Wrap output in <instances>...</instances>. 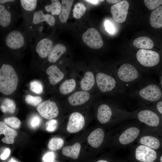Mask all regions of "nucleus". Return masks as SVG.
<instances>
[{"label":"nucleus","instance_id":"obj_35","mask_svg":"<svg viewBox=\"0 0 162 162\" xmlns=\"http://www.w3.org/2000/svg\"><path fill=\"white\" fill-rule=\"evenodd\" d=\"M25 100L27 104L35 106L41 103L42 99L40 97L33 96L28 94L26 96Z\"/></svg>","mask_w":162,"mask_h":162},{"label":"nucleus","instance_id":"obj_6","mask_svg":"<svg viewBox=\"0 0 162 162\" xmlns=\"http://www.w3.org/2000/svg\"><path fill=\"white\" fill-rule=\"evenodd\" d=\"M134 115L140 122L149 127H158L161 121L158 114L149 108L140 109L135 112Z\"/></svg>","mask_w":162,"mask_h":162},{"label":"nucleus","instance_id":"obj_50","mask_svg":"<svg viewBox=\"0 0 162 162\" xmlns=\"http://www.w3.org/2000/svg\"><path fill=\"white\" fill-rule=\"evenodd\" d=\"M9 162H18L16 161V160H15L13 159H11L9 161Z\"/></svg>","mask_w":162,"mask_h":162},{"label":"nucleus","instance_id":"obj_40","mask_svg":"<svg viewBox=\"0 0 162 162\" xmlns=\"http://www.w3.org/2000/svg\"><path fill=\"white\" fill-rule=\"evenodd\" d=\"M41 120L40 117L37 115L33 116L31 118L30 124L31 127L35 128L38 127L40 124Z\"/></svg>","mask_w":162,"mask_h":162},{"label":"nucleus","instance_id":"obj_15","mask_svg":"<svg viewBox=\"0 0 162 162\" xmlns=\"http://www.w3.org/2000/svg\"><path fill=\"white\" fill-rule=\"evenodd\" d=\"M53 47L52 41L50 39L44 38L38 42L36 46V50L40 57L44 58L48 56Z\"/></svg>","mask_w":162,"mask_h":162},{"label":"nucleus","instance_id":"obj_10","mask_svg":"<svg viewBox=\"0 0 162 162\" xmlns=\"http://www.w3.org/2000/svg\"><path fill=\"white\" fill-rule=\"evenodd\" d=\"M129 4L126 0L121 1L112 5L111 8L110 12L114 20L117 22L122 23L126 19Z\"/></svg>","mask_w":162,"mask_h":162},{"label":"nucleus","instance_id":"obj_33","mask_svg":"<svg viewBox=\"0 0 162 162\" xmlns=\"http://www.w3.org/2000/svg\"><path fill=\"white\" fill-rule=\"evenodd\" d=\"M86 8L84 5L81 3H77L74 6L73 10V15L76 19L80 18L85 13Z\"/></svg>","mask_w":162,"mask_h":162},{"label":"nucleus","instance_id":"obj_12","mask_svg":"<svg viewBox=\"0 0 162 162\" xmlns=\"http://www.w3.org/2000/svg\"><path fill=\"white\" fill-rule=\"evenodd\" d=\"M5 43L9 48L16 49L23 46L24 43V39L20 32L14 30L9 33L7 36Z\"/></svg>","mask_w":162,"mask_h":162},{"label":"nucleus","instance_id":"obj_26","mask_svg":"<svg viewBox=\"0 0 162 162\" xmlns=\"http://www.w3.org/2000/svg\"><path fill=\"white\" fill-rule=\"evenodd\" d=\"M73 0H62V9L59 16L60 22L62 23L66 22L68 18Z\"/></svg>","mask_w":162,"mask_h":162},{"label":"nucleus","instance_id":"obj_23","mask_svg":"<svg viewBox=\"0 0 162 162\" xmlns=\"http://www.w3.org/2000/svg\"><path fill=\"white\" fill-rule=\"evenodd\" d=\"M66 48L62 44H58L54 45L48 56V60L50 62H56L65 52Z\"/></svg>","mask_w":162,"mask_h":162},{"label":"nucleus","instance_id":"obj_37","mask_svg":"<svg viewBox=\"0 0 162 162\" xmlns=\"http://www.w3.org/2000/svg\"><path fill=\"white\" fill-rule=\"evenodd\" d=\"M30 89L33 92L37 94H41L43 91V86L41 83L39 81L35 80L30 83Z\"/></svg>","mask_w":162,"mask_h":162},{"label":"nucleus","instance_id":"obj_2","mask_svg":"<svg viewBox=\"0 0 162 162\" xmlns=\"http://www.w3.org/2000/svg\"><path fill=\"white\" fill-rule=\"evenodd\" d=\"M96 83L102 93L106 94H123L125 88L111 73H97L95 76Z\"/></svg>","mask_w":162,"mask_h":162},{"label":"nucleus","instance_id":"obj_31","mask_svg":"<svg viewBox=\"0 0 162 162\" xmlns=\"http://www.w3.org/2000/svg\"><path fill=\"white\" fill-rule=\"evenodd\" d=\"M52 3L45 7V10L47 12H51L52 15H59L61 11L62 5L59 0H51Z\"/></svg>","mask_w":162,"mask_h":162},{"label":"nucleus","instance_id":"obj_42","mask_svg":"<svg viewBox=\"0 0 162 162\" xmlns=\"http://www.w3.org/2000/svg\"><path fill=\"white\" fill-rule=\"evenodd\" d=\"M105 29L109 33L113 34L115 32V29L112 24L110 21L106 20L104 23Z\"/></svg>","mask_w":162,"mask_h":162},{"label":"nucleus","instance_id":"obj_22","mask_svg":"<svg viewBox=\"0 0 162 162\" xmlns=\"http://www.w3.org/2000/svg\"><path fill=\"white\" fill-rule=\"evenodd\" d=\"M150 22L152 26L154 28H162V6L152 11L150 17Z\"/></svg>","mask_w":162,"mask_h":162},{"label":"nucleus","instance_id":"obj_39","mask_svg":"<svg viewBox=\"0 0 162 162\" xmlns=\"http://www.w3.org/2000/svg\"><path fill=\"white\" fill-rule=\"evenodd\" d=\"M58 125L57 121L52 119L47 121L45 124L46 130L49 132H52L56 129Z\"/></svg>","mask_w":162,"mask_h":162},{"label":"nucleus","instance_id":"obj_13","mask_svg":"<svg viewBox=\"0 0 162 162\" xmlns=\"http://www.w3.org/2000/svg\"><path fill=\"white\" fill-rule=\"evenodd\" d=\"M140 133V130L137 127H132L128 128L120 135L119 141L124 146L129 144L137 138Z\"/></svg>","mask_w":162,"mask_h":162},{"label":"nucleus","instance_id":"obj_19","mask_svg":"<svg viewBox=\"0 0 162 162\" xmlns=\"http://www.w3.org/2000/svg\"><path fill=\"white\" fill-rule=\"evenodd\" d=\"M104 133L101 128H98L93 131L88 138L89 144L94 148H98L102 144L104 139Z\"/></svg>","mask_w":162,"mask_h":162},{"label":"nucleus","instance_id":"obj_27","mask_svg":"<svg viewBox=\"0 0 162 162\" xmlns=\"http://www.w3.org/2000/svg\"><path fill=\"white\" fill-rule=\"evenodd\" d=\"M133 45L136 47L141 49H151L154 46L153 40L146 37H141L136 39Z\"/></svg>","mask_w":162,"mask_h":162},{"label":"nucleus","instance_id":"obj_28","mask_svg":"<svg viewBox=\"0 0 162 162\" xmlns=\"http://www.w3.org/2000/svg\"><path fill=\"white\" fill-rule=\"evenodd\" d=\"M76 86V82L75 79H68L61 84L59 91L63 94H68L72 92L75 89Z\"/></svg>","mask_w":162,"mask_h":162},{"label":"nucleus","instance_id":"obj_14","mask_svg":"<svg viewBox=\"0 0 162 162\" xmlns=\"http://www.w3.org/2000/svg\"><path fill=\"white\" fill-rule=\"evenodd\" d=\"M91 95L88 92L83 90L76 91L68 98L69 103L73 106L80 105L87 102L90 99Z\"/></svg>","mask_w":162,"mask_h":162},{"label":"nucleus","instance_id":"obj_30","mask_svg":"<svg viewBox=\"0 0 162 162\" xmlns=\"http://www.w3.org/2000/svg\"><path fill=\"white\" fill-rule=\"evenodd\" d=\"M11 21V15L5 7L0 4V25L4 27L8 26Z\"/></svg>","mask_w":162,"mask_h":162},{"label":"nucleus","instance_id":"obj_47","mask_svg":"<svg viewBox=\"0 0 162 162\" xmlns=\"http://www.w3.org/2000/svg\"><path fill=\"white\" fill-rule=\"evenodd\" d=\"M159 84L162 88V71L161 72L159 73Z\"/></svg>","mask_w":162,"mask_h":162},{"label":"nucleus","instance_id":"obj_24","mask_svg":"<svg viewBox=\"0 0 162 162\" xmlns=\"http://www.w3.org/2000/svg\"><path fill=\"white\" fill-rule=\"evenodd\" d=\"M138 142L140 145L146 146L154 150L159 148L160 145V142L157 138L149 135L142 136Z\"/></svg>","mask_w":162,"mask_h":162},{"label":"nucleus","instance_id":"obj_11","mask_svg":"<svg viewBox=\"0 0 162 162\" xmlns=\"http://www.w3.org/2000/svg\"><path fill=\"white\" fill-rule=\"evenodd\" d=\"M85 124L84 116L80 113L74 112L70 116L67 127L70 133H75L81 130Z\"/></svg>","mask_w":162,"mask_h":162},{"label":"nucleus","instance_id":"obj_34","mask_svg":"<svg viewBox=\"0 0 162 162\" xmlns=\"http://www.w3.org/2000/svg\"><path fill=\"white\" fill-rule=\"evenodd\" d=\"M3 121L7 125L15 129L19 128L21 124L20 120L15 117L5 118L4 119Z\"/></svg>","mask_w":162,"mask_h":162},{"label":"nucleus","instance_id":"obj_17","mask_svg":"<svg viewBox=\"0 0 162 162\" xmlns=\"http://www.w3.org/2000/svg\"><path fill=\"white\" fill-rule=\"evenodd\" d=\"M46 73L49 75L50 83L52 85L59 82L64 76V73L57 66L54 65L49 67L46 70Z\"/></svg>","mask_w":162,"mask_h":162},{"label":"nucleus","instance_id":"obj_29","mask_svg":"<svg viewBox=\"0 0 162 162\" xmlns=\"http://www.w3.org/2000/svg\"><path fill=\"white\" fill-rule=\"evenodd\" d=\"M16 107L14 101L8 98H5L0 106L2 112L4 113L13 114L15 112Z\"/></svg>","mask_w":162,"mask_h":162},{"label":"nucleus","instance_id":"obj_36","mask_svg":"<svg viewBox=\"0 0 162 162\" xmlns=\"http://www.w3.org/2000/svg\"><path fill=\"white\" fill-rule=\"evenodd\" d=\"M37 1L36 0H21L20 2L22 7L25 10L31 11L36 8Z\"/></svg>","mask_w":162,"mask_h":162},{"label":"nucleus","instance_id":"obj_46","mask_svg":"<svg viewBox=\"0 0 162 162\" xmlns=\"http://www.w3.org/2000/svg\"><path fill=\"white\" fill-rule=\"evenodd\" d=\"M107 2L111 4H116L120 2L121 0H107Z\"/></svg>","mask_w":162,"mask_h":162},{"label":"nucleus","instance_id":"obj_32","mask_svg":"<svg viewBox=\"0 0 162 162\" xmlns=\"http://www.w3.org/2000/svg\"><path fill=\"white\" fill-rule=\"evenodd\" d=\"M64 141L61 138L54 137L52 138L49 141L47 147L48 148L53 151L60 149L63 146Z\"/></svg>","mask_w":162,"mask_h":162},{"label":"nucleus","instance_id":"obj_51","mask_svg":"<svg viewBox=\"0 0 162 162\" xmlns=\"http://www.w3.org/2000/svg\"><path fill=\"white\" fill-rule=\"evenodd\" d=\"M42 162H60L58 160H54L52 161L51 162H45L43 161H42Z\"/></svg>","mask_w":162,"mask_h":162},{"label":"nucleus","instance_id":"obj_5","mask_svg":"<svg viewBox=\"0 0 162 162\" xmlns=\"http://www.w3.org/2000/svg\"><path fill=\"white\" fill-rule=\"evenodd\" d=\"M136 57L140 64L147 68L156 66L160 60V56L158 52L145 49L138 50L136 54Z\"/></svg>","mask_w":162,"mask_h":162},{"label":"nucleus","instance_id":"obj_44","mask_svg":"<svg viewBox=\"0 0 162 162\" xmlns=\"http://www.w3.org/2000/svg\"><path fill=\"white\" fill-rule=\"evenodd\" d=\"M158 111L162 115V99L154 103Z\"/></svg>","mask_w":162,"mask_h":162},{"label":"nucleus","instance_id":"obj_20","mask_svg":"<svg viewBox=\"0 0 162 162\" xmlns=\"http://www.w3.org/2000/svg\"><path fill=\"white\" fill-rule=\"evenodd\" d=\"M95 78L94 73L91 71H87L80 82V87L82 90L88 92L95 86Z\"/></svg>","mask_w":162,"mask_h":162},{"label":"nucleus","instance_id":"obj_16","mask_svg":"<svg viewBox=\"0 0 162 162\" xmlns=\"http://www.w3.org/2000/svg\"><path fill=\"white\" fill-rule=\"evenodd\" d=\"M3 134L4 137L2 141L7 144H12L14 142V139L17 136V133L14 129L9 127L4 122H0V134Z\"/></svg>","mask_w":162,"mask_h":162},{"label":"nucleus","instance_id":"obj_3","mask_svg":"<svg viewBox=\"0 0 162 162\" xmlns=\"http://www.w3.org/2000/svg\"><path fill=\"white\" fill-rule=\"evenodd\" d=\"M18 77L13 67L3 64L0 69V92L5 95L12 94L16 89Z\"/></svg>","mask_w":162,"mask_h":162},{"label":"nucleus","instance_id":"obj_49","mask_svg":"<svg viewBox=\"0 0 162 162\" xmlns=\"http://www.w3.org/2000/svg\"><path fill=\"white\" fill-rule=\"evenodd\" d=\"M97 162H108L107 161L104 160H100Z\"/></svg>","mask_w":162,"mask_h":162},{"label":"nucleus","instance_id":"obj_45","mask_svg":"<svg viewBox=\"0 0 162 162\" xmlns=\"http://www.w3.org/2000/svg\"><path fill=\"white\" fill-rule=\"evenodd\" d=\"M86 1L90 2L93 4H97L99 1L103 2L104 0H85Z\"/></svg>","mask_w":162,"mask_h":162},{"label":"nucleus","instance_id":"obj_38","mask_svg":"<svg viewBox=\"0 0 162 162\" xmlns=\"http://www.w3.org/2000/svg\"><path fill=\"white\" fill-rule=\"evenodd\" d=\"M146 6L149 9H155L162 4V0H144Z\"/></svg>","mask_w":162,"mask_h":162},{"label":"nucleus","instance_id":"obj_43","mask_svg":"<svg viewBox=\"0 0 162 162\" xmlns=\"http://www.w3.org/2000/svg\"><path fill=\"white\" fill-rule=\"evenodd\" d=\"M10 151L9 148H6L3 153L0 156V158L2 160H5L8 158L10 154Z\"/></svg>","mask_w":162,"mask_h":162},{"label":"nucleus","instance_id":"obj_18","mask_svg":"<svg viewBox=\"0 0 162 162\" xmlns=\"http://www.w3.org/2000/svg\"><path fill=\"white\" fill-rule=\"evenodd\" d=\"M112 114V110L110 106L106 104H103L98 108L97 118L100 123L105 124L110 120Z\"/></svg>","mask_w":162,"mask_h":162},{"label":"nucleus","instance_id":"obj_1","mask_svg":"<svg viewBox=\"0 0 162 162\" xmlns=\"http://www.w3.org/2000/svg\"><path fill=\"white\" fill-rule=\"evenodd\" d=\"M126 94L146 104L154 103L162 99V88L159 84L148 82Z\"/></svg>","mask_w":162,"mask_h":162},{"label":"nucleus","instance_id":"obj_48","mask_svg":"<svg viewBox=\"0 0 162 162\" xmlns=\"http://www.w3.org/2000/svg\"><path fill=\"white\" fill-rule=\"evenodd\" d=\"M15 0H0V4H3L7 2H13Z\"/></svg>","mask_w":162,"mask_h":162},{"label":"nucleus","instance_id":"obj_52","mask_svg":"<svg viewBox=\"0 0 162 162\" xmlns=\"http://www.w3.org/2000/svg\"><path fill=\"white\" fill-rule=\"evenodd\" d=\"M159 160L160 162H162V155H161V156H160Z\"/></svg>","mask_w":162,"mask_h":162},{"label":"nucleus","instance_id":"obj_25","mask_svg":"<svg viewBox=\"0 0 162 162\" xmlns=\"http://www.w3.org/2000/svg\"><path fill=\"white\" fill-rule=\"evenodd\" d=\"M80 149V144L76 142L72 146L64 147L62 149V153L64 155L76 159L79 156Z\"/></svg>","mask_w":162,"mask_h":162},{"label":"nucleus","instance_id":"obj_21","mask_svg":"<svg viewBox=\"0 0 162 162\" xmlns=\"http://www.w3.org/2000/svg\"><path fill=\"white\" fill-rule=\"evenodd\" d=\"M44 21L46 22L49 25H55V20L54 17L49 14H44L42 10H39L34 12L32 20L33 23L37 24Z\"/></svg>","mask_w":162,"mask_h":162},{"label":"nucleus","instance_id":"obj_9","mask_svg":"<svg viewBox=\"0 0 162 162\" xmlns=\"http://www.w3.org/2000/svg\"><path fill=\"white\" fill-rule=\"evenodd\" d=\"M37 110L42 117L48 120L56 118L59 113L58 109L56 103L49 100L40 103L37 106Z\"/></svg>","mask_w":162,"mask_h":162},{"label":"nucleus","instance_id":"obj_8","mask_svg":"<svg viewBox=\"0 0 162 162\" xmlns=\"http://www.w3.org/2000/svg\"><path fill=\"white\" fill-rule=\"evenodd\" d=\"M82 38L86 45L93 49H100L103 45V41L100 33L94 28L88 29L83 34Z\"/></svg>","mask_w":162,"mask_h":162},{"label":"nucleus","instance_id":"obj_4","mask_svg":"<svg viewBox=\"0 0 162 162\" xmlns=\"http://www.w3.org/2000/svg\"><path fill=\"white\" fill-rule=\"evenodd\" d=\"M114 76L119 82L125 88L139 81L142 74L136 68L128 63L122 64L116 70Z\"/></svg>","mask_w":162,"mask_h":162},{"label":"nucleus","instance_id":"obj_41","mask_svg":"<svg viewBox=\"0 0 162 162\" xmlns=\"http://www.w3.org/2000/svg\"><path fill=\"white\" fill-rule=\"evenodd\" d=\"M55 154L53 152H49L45 154L42 158V161L45 162L52 161L54 160Z\"/></svg>","mask_w":162,"mask_h":162},{"label":"nucleus","instance_id":"obj_7","mask_svg":"<svg viewBox=\"0 0 162 162\" xmlns=\"http://www.w3.org/2000/svg\"><path fill=\"white\" fill-rule=\"evenodd\" d=\"M134 158L135 162H154L157 154L155 150L140 144L135 149Z\"/></svg>","mask_w":162,"mask_h":162}]
</instances>
